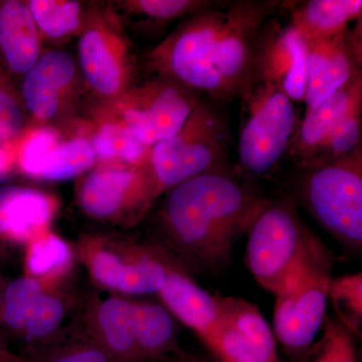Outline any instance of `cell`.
I'll use <instances>...</instances> for the list:
<instances>
[{"mask_svg": "<svg viewBox=\"0 0 362 362\" xmlns=\"http://www.w3.org/2000/svg\"><path fill=\"white\" fill-rule=\"evenodd\" d=\"M280 1H216L183 18L149 54L158 77L216 100L244 96L258 78L262 49Z\"/></svg>", "mask_w": 362, "mask_h": 362, "instance_id": "cell-1", "label": "cell"}, {"mask_svg": "<svg viewBox=\"0 0 362 362\" xmlns=\"http://www.w3.org/2000/svg\"><path fill=\"white\" fill-rule=\"evenodd\" d=\"M268 202L230 171L197 176L166 192L153 244L188 273L218 275Z\"/></svg>", "mask_w": 362, "mask_h": 362, "instance_id": "cell-2", "label": "cell"}, {"mask_svg": "<svg viewBox=\"0 0 362 362\" xmlns=\"http://www.w3.org/2000/svg\"><path fill=\"white\" fill-rule=\"evenodd\" d=\"M324 246L302 223L290 197L269 199L247 233V268L274 296Z\"/></svg>", "mask_w": 362, "mask_h": 362, "instance_id": "cell-3", "label": "cell"}, {"mask_svg": "<svg viewBox=\"0 0 362 362\" xmlns=\"http://www.w3.org/2000/svg\"><path fill=\"white\" fill-rule=\"evenodd\" d=\"M299 168L296 197L333 239L349 251L362 247V148L320 165Z\"/></svg>", "mask_w": 362, "mask_h": 362, "instance_id": "cell-4", "label": "cell"}, {"mask_svg": "<svg viewBox=\"0 0 362 362\" xmlns=\"http://www.w3.org/2000/svg\"><path fill=\"white\" fill-rule=\"evenodd\" d=\"M148 169L156 201L197 176L230 171L225 124L218 112L199 102L177 134L151 147Z\"/></svg>", "mask_w": 362, "mask_h": 362, "instance_id": "cell-5", "label": "cell"}, {"mask_svg": "<svg viewBox=\"0 0 362 362\" xmlns=\"http://www.w3.org/2000/svg\"><path fill=\"white\" fill-rule=\"evenodd\" d=\"M74 247L93 282L120 296L158 294L165 283L168 254L156 244L83 235Z\"/></svg>", "mask_w": 362, "mask_h": 362, "instance_id": "cell-6", "label": "cell"}, {"mask_svg": "<svg viewBox=\"0 0 362 362\" xmlns=\"http://www.w3.org/2000/svg\"><path fill=\"white\" fill-rule=\"evenodd\" d=\"M333 266L324 245L275 296L273 332L290 362H303L322 327Z\"/></svg>", "mask_w": 362, "mask_h": 362, "instance_id": "cell-7", "label": "cell"}, {"mask_svg": "<svg viewBox=\"0 0 362 362\" xmlns=\"http://www.w3.org/2000/svg\"><path fill=\"white\" fill-rule=\"evenodd\" d=\"M242 99L240 169L245 175L262 177L289 151L298 127L294 102L280 87L264 81L255 83Z\"/></svg>", "mask_w": 362, "mask_h": 362, "instance_id": "cell-8", "label": "cell"}, {"mask_svg": "<svg viewBox=\"0 0 362 362\" xmlns=\"http://www.w3.org/2000/svg\"><path fill=\"white\" fill-rule=\"evenodd\" d=\"M117 101L118 120L150 148L177 134L201 102L194 90L163 77L130 88Z\"/></svg>", "mask_w": 362, "mask_h": 362, "instance_id": "cell-9", "label": "cell"}, {"mask_svg": "<svg viewBox=\"0 0 362 362\" xmlns=\"http://www.w3.org/2000/svg\"><path fill=\"white\" fill-rule=\"evenodd\" d=\"M78 206L90 218L133 223L156 202L148 164L143 168L104 165L78 183Z\"/></svg>", "mask_w": 362, "mask_h": 362, "instance_id": "cell-10", "label": "cell"}, {"mask_svg": "<svg viewBox=\"0 0 362 362\" xmlns=\"http://www.w3.org/2000/svg\"><path fill=\"white\" fill-rule=\"evenodd\" d=\"M218 317L202 342L220 362H279L273 330L256 305L216 294Z\"/></svg>", "mask_w": 362, "mask_h": 362, "instance_id": "cell-11", "label": "cell"}, {"mask_svg": "<svg viewBox=\"0 0 362 362\" xmlns=\"http://www.w3.org/2000/svg\"><path fill=\"white\" fill-rule=\"evenodd\" d=\"M78 59L88 84L98 94L118 99L130 89L129 47L108 21L99 18L89 23L78 42Z\"/></svg>", "mask_w": 362, "mask_h": 362, "instance_id": "cell-12", "label": "cell"}, {"mask_svg": "<svg viewBox=\"0 0 362 362\" xmlns=\"http://www.w3.org/2000/svg\"><path fill=\"white\" fill-rule=\"evenodd\" d=\"M349 32L327 39L306 40L308 78L304 102L307 111L362 76L361 62L352 49Z\"/></svg>", "mask_w": 362, "mask_h": 362, "instance_id": "cell-13", "label": "cell"}, {"mask_svg": "<svg viewBox=\"0 0 362 362\" xmlns=\"http://www.w3.org/2000/svg\"><path fill=\"white\" fill-rule=\"evenodd\" d=\"M85 303L80 329L119 362H143L136 344L132 299L93 295Z\"/></svg>", "mask_w": 362, "mask_h": 362, "instance_id": "cell-14", "label": "cell"}, {"mask_svg": "<svg viewBox=\"0 0 362 362\" xmlns=\"http://www.w3.org/2000/svg\"><path fill=\"white\" fill-rule=\"evenodd\" d=\"M57 209V199L40 190L20 187L1 188L0 256L8 247H25L30 240L51 230Z\"/></svg>", "mask_w": 362, "mask_h": 362, "instance_id": "cell-15", "label": "cell"}, {"mask_svg": "<svg viewBox=\"0 0 362 362\" xmlns=\"http://www.w3.org/2000/svg\"><path fill=\"white\" fill-rule=\"evenodd\" d=\"M307 78L306 40L290 25L281 28L272 23L259 57L257 82L278 86L293 102H301Z\"/></svg>", "mask_w": 362, "mask_h": 362, "instance_id": "cell-16", "label": "cell"}, {"mask_svg": "<svg viewBox=\"0 0 362 362\" xmlns=\"http://www.w3.org/2000/svg\"><path fill=\"white\" fill-rule=\"evenodd\" d=\"M158 296L173 316L194 331L199 339H204L214 329L218 317L216 294L202 289L168 255L165 283Z\"/></svg>", "mask_w": 362, "mask_h": 362, "instance_id": "cell-17", "label": "cell"}, {"mask_svg": "<svg viewBox=\"0 0 362 362\" xmlns=\"http://www.w3.org/2000/svg\"><path fill=\"white\" fill-rule=\"evenodd\" d=\"M362 107V76L335 93L332 97L312 110L298 125L290 145V154L297 164L308 159L338 124L357 108Z\"/></svg>", "mask_w": 362, "mask_h": 362, "instance_id": "cell-18", "label": "cell"}, {"mask_svg": "<svg viewBox=\"0 0 362 362\" xmlns=\"http://www.w3.org/2000/svg\"><path fill=\"white\" fill-rule=\"evenodd\" d=\"M75 73V61L69 52H49L40 57L23 78L21 92L26 108L40 120H51L58 114L62 93Z\"/></svg>", "mask_w": 362, "mask_h": 362, "instance_id": "cell-19", "label": "cell"}, {"mask_svg": "<svg viewBox=\"0 0 362 362\" xmlns=\"http://www.w3.org/2000/svg\"><path fill=\"white\" fill-rule=\"evenodd\" d=\"M40 33L28 4L0 2V54L9 70L28 73L40 58Z\"/></svg>", "mask_w": 362, "mask_h": 362, "instance_id": "cell-20", "label": "cell"}, {"mask_svg": "<svg viewBox=\"0 0 362 362\" xmlns=\"http://www.w3.org/2000/svg\"><path fill=\"white\" fill-rule=\"evenodd\" d=\"M136 344L143 362H159L185 354L173 314L162 304L132 300Z\"/></svg>", "mask_w": 362, "mask_h": 362, "instance_id": "cell-21", "label": "cell"}, {"mask_svg": "<svg viewBox=\"0 0 362 362\" xmlns=\"http://www.w3.org/2000/svg\"><path fill=\"white\" fill-rule=\"evenodd\" d=\"M361 11V0H310L293 9L290 25L305 40L327 39L349 30Z\"/></svg>", "mask_w": 362, "mask_h": 362, "instance_id": "cell-22", "label": "cell"}, {"mask_svg": "<svg viewBox=\"0 0 362 362\" xmlns=\"http://www.w3.org/2000/svg\"><path fill=\"white\" fill-rule=\"evenodd\" d=\"M76 295L74 276L49 288L35 304L18 337L23 338L30 349L56 337L75 304Z\"/></svg>", "mask_w": 362, "mask_h": 362, "instance_id": "cell-23", "label": "cell"}, {"mask_svg": "<svg viewBox=\"0 0 362 362\" xmlns=\"http://www.w3.org/2000/svg\"><path fill=\"white\" fill-rule=\"evenodd\" d=\"M76 262L75 247L51 230L25 247V274L32 277L65 280L74 275Z\"/></svg>", "mask_w": 362, "mask_h": 362, "instance_id": "cell-24", "label": "cell"}, {"mask_svg": "<svg viewBox=\"0 0 362 362\" xmlns=\"http://www.w3.org/2000/svg\"><path fill=\"white\" fill-rule=\"evenodd\" d=\"M97 160L118 165L143 168L149 161L151 148L143 144L129 127L119 121H107L90 141Z\"/></svg>", "mask_w": 362, "mask_h": 362, "instance_id": "cell-25", "label": "cell"}, {"mask_svg": "<svg viewBox=\"0 0 362 362\" xmlns=\"http://www.w3.org/2000/svg\"><path fill=\"white\" fill-rule=\"evenodd\" d=\"M25 356L30 362H119L80 328L59 331Z\"/></svg>", "mask_w": 362, "mask_h": 362, "instance_id": "cell-26", "label": "cell"}, {"mask_svg": "<svg viewBox=\"0 0 362 362\" xmlns=\"http://www.w3.org/2000/svg\"><path fill=\"white\" fill-rule=\"evenodd\" d=\"M65 280H47L23 274L21 277L7 282L2 303L0 325L4 326L14 334L20 337L28 317L42 294L49 288L58 285Z\"/></svg>", "mask_w": 362, "mask_h": 362, "instance_id": "cell-27", "label": "cell"}, {"mask_svg": "<svg viewBox=\"0 0 362 362\" xmlns=\"http://www.w3.org/2000/svg\"><path fill=\"white\" fill-rule=\"evenodd\" d=\"M96 161L89 140L84 137L73 138L59 143L52 150L45 162L40 180L52 182L75 180L89 171Z\"/></svg>", "mask_w": 362, "mask_h": 362, "instance_id": "cell-28", "label": "cell"}, {"mask_svg": "<svg viewBox=\"0 0 362 362\" xmlns=\"http://www.w3.org/2000/svg\"><path fill=\"white\" fill-rule=\"evenodd\" d=\"M28 6L40 33L51 39H62L80 28L83 14L80 2L32 0Z\"/></svg>", "mask_w": 362, "mask_h": 362, "instance_id": "cell-29", "label": "cell"}, {"mask_svg": "<svg viewBox=\"0 0 362 362\" xmlns=\"http://www.w3.org/2000/svg\"><path fill=\"white\" fill-rule=\"evenodd\" d=\"M337 319L354 337H361L362 330V273L331 278L328 288Z\"/></svg>", "mask_w": 362, "mask_h": 362, "instance_id": "cell-30", "label": "cell"}, {"mask_svg": "<svg viewBox=\"0 0 362 362\" xmlns=\"http://www.w3.org/2000/svg\"><path fill=\"white\" fill-rule=\"evenodd\" d=\"M361 109L357 108L338 124L323 144L298 168L329 163L349 156L361 146Z\"/></svg>", "mask_w": 362, "mask_h": 362, "instance_id": "cell-31", "label": "cell"}, {"mask_svg": "<svg viewBox=\"0 0 362 362\" xmlns=\"http://www.w3.org/2000/svg\"><path fill=\"white\" fill-rule=\"evenodd\" d=\"M321 329L303 362H356L354 337L337 318L326 316Z\"/></svg>", "mask_w": 362, "mask_h": 362, "instance_id": "cell-32", "label": "cell"}, {"mask_svg": "<svg viewBox=\"0 0 362 362\" xmlns=\"http://www.w3.org/2000/svg\"><path fill=\"white\" fill-rule=\"evenodd\" d=\"M59 143V133L52 128L33 130L18 149V168L25 175L40 180L45 160Z\"/></svg>", "mask_w": 362, "mask_h": 362, "instance_id": "cell-33", "label": "cell"}, {"mask_svg": "<svg viewBox=\"0 0 362 362\" xmlns=\"http://www.w3.org/2000/svg\"><path fill=\"white\" fill-rule=\"evenodd\" d=\"M214 2L207 0H134L124 2V6L136 16H145L157 23H169L199 13L213 6Z\"/></svg>", "mask_w": 362, "mask_h": 362, "instance_id": "cell-34", "label": "cell"}, {"mask_svg": "<svg viewBox=\"0 0 362 362\" xmlns=\"http://www.w3.org/2000/svg\"><path fill=\"white\" fill-rule=\"evenodd\" d=\"M23 127V111L16 94L0 70V141L13 139Z\"/></svg>", "mask_w": 362, "mask_h": 362, "instance_id": "cell-35", "label": "cell"}, {"mask_svg": "<svg viewBox=\"0 0 362 362\" xmlns=\"http://www.w3.org/2000/svg\"><path fill=\"white\" fill-rule=\"evenodd\" d=\"M0 362H30L25 354H18L8 349L6 341L0 337Z\"/></svg>", "mask_w": 362, "mask_h": 362, "instance_id": "cell-36", "label": "cell"}, {"mask_svg": "<svg viewBox=\"0 0 362 362\" xmlns=\"http://www.w3.org/2000/svg\"><path fill=\"white\" fill-rule=\"evenodd\" d=\"M11 165V157H9L6 150L0 147V178L8 173Z\"/></svg>", "mask_w": 362, "mask_h": 362, "instance_id": "cell-37", "label": "cell"}, {"mask_svg": "<svg viewBox=\"0 0 362 362\" xmlns=\"http://www.w3.org/2000/svg\"><path fill=\"white\" fill-rule=\"evenodd\" d=\"M195 361H197V356L185 352V354L173 356L159 362H195Z\"/></svg>", "mask_w": 362, "mask_h": 362, "instance_id": "cell-38", "label": "cell"}, {"mask_svg": "<svg viewBox=\"0 0 362 362\" xmlns=\"http://www.w3.org/2000/svg\"><path fill=\"white\" fill-rule=\"evenodd\" d=\"M6 284L7 281L4 279L1 272H0V318H1L2 303H4V291H6Z\"/></svg>", "mask_w": 362, "mask_h": 362, "instance_id": "cell-39", "label": "cell"}, {"mask_svg": "<svg viewBox=\"0 0 362 362\" xmlns=\"http://www.w3.org/2000/svg\"><path fill=\"white\" fill-rule=\"evenodd\" d=\"M195 362H220L216 361L214 357H199L197 356V361Z\"/></svg>", "mask_w": 362, "mask_h": 362, "instance_id": "cell-40", "label": "cell"}]
</instances>
